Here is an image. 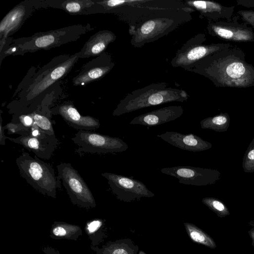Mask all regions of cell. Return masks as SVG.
Wrapping results in <instances>:
<instances>
[{
  "label": "cell",
  "instance_id": "9c48e42d",
  "mask_svg": "<svg viewBox=\"0 0 254 254\" xmlns=\"http://www.w3.org/2000/svg\"><path fill=\"white\" fill-rule=\"evenodd\" d=\"M58 177L63 184L71 202L83 208H94L95 200L87 185L77 170L69 163H61L57 166Z\"/></svg>",
  "mask_w": 254,
  "mask_h": 254
},
{
  "label": "cell",
  "instance_id": "8992f818",
  "mask_svg": "<svg viewBox=\"0 0 254 254\" xmlns=\"http://www.w3.org/2000/svg\"><path fill=\"white\" fill-rule=\"evenodd\" d=\"M80 56L79 52L65 60H58L56 64H52L50 67L41 72L25 89L20 101L10 108L11 113L14 115L25 113L36 97L68 73Z\"/></svg>",
  "mask_w": 254,
  "mask_h": 254
},
{
  "label": "cell",
  "instance_id": "30bf717a",
  "mask_svg": "<svg viewBox=\"0 0 254 254\" xmlns=\"http://www.w3.org/2000/svg\"><path fill=\"white\" fill-rule=\"evenodd\" d=\"M78 147L77 153L107 154L122 152L128 148L127 144L122 139L89 130H78L71 138Z\"/></svg>",
  "mask_w": 254,
  "mask_h": 254
},
{
  "label": "cell",
  "instance_id": "836d02e7",
  "mask_svg": "<svg viewBox=\"0 0 254 254\" xmlns=\"http://www.w3.org/2000/svg\"><path fill=\"white\" fill-rule=\"evenodd\" d=\"M248 158L251 160H254V149L251 150L248 154Z\"/></svg>",
  "mask_w": 254,
  "mask_h": 254
},
{
  "label": "cell",
  "instance_id": "d4e9b609",
  "mask_svg": "<svg viewBox=\"0 0 254 254\" xmlns=\"http://www.w3.org/2000/svg\"><path fill=\"white\" fill-rule=\"evenodd\" d=\"M184 224L188 236L192 241L208 247L213 246L211 239L201 229L190 223L186 222Z\"/></svg>",
  "mask_w": 254,
  "mask_h": 254
},
{
  "label": "cell",
  "instance_id": "44dd1931",
  "mask_svg": "<svg viewBox=\"0 0 254 254\" xmlns=\"http://www.w3.org/2000/svg\"><path fill=\"white\" fill-rule=\"evenodd\" d=\"M28 4H20L14 7L3 18L0 23L1 43L5 42L6 38L12 33L28 16L29 8Z\"/></svg>",
  "mask_w": 254,
  "mask_h": 254
},
{
  "label": "cell",
  "instance_id": "e575fe53",
  "mask_svg": "<svg viewBox=\"0 0 254 254\" xmlns=\"http://www.w3.org/2000/svg\"><path fill=\"white\" fill-rule=\"evenodd\" d=\"M138 254H147L144 252H143L142 250H140L138 253Z\"/></svg>",
  "mask_w": 254,
  "mask_h": 254
},
{
  "label": "cell",
  "instance_id": "4dcf8cb0",
  "mask_svg": "<svg viewBox=\"0 0 254 254\" xmlns=\"http://www.w3.org/2000/svg\"><path fill=\"white\" fill-rule=\"evenodd\" d=\"M2 118L0 116V144L1 145H4L5 144V139H6V136L4 134V128L2 124Z\"/></svg>",
  "mask_w": 254,
  "mask_h": 254
},
{
  "label": "cell",
  "instance_id": "484cf974",
  "mask_svg": "<svg viewBox=\"0 0 254 254\" xmlns=\"http://www.w3.org/2000/svg\"><path fill=\"white\" fill-rule=\"evenodd\" d=\"M33 119L34 124L43 132L49 135H55L53 125L54 122L51 117L37 110L30 114Z\"/></svg>",
  "mask_w": 254,
  "mask_h": 254
},
{
  "label": "cell",
  "instance_id": "6da1fadb",
  "mask_svg": "<svg viewBox=\"0 0 254 254\" xmlns=\"http://www.w3.org/2000/svg\"><path fill=\"white\" fill-rule=\"evenodd\" d=\"M246 55L233 46L211 54L186 70L202 75L217 87L247 88L254 86V67Z\"/></svg>",
  "mask_w": 254,
  "mask_h": 254
},
{
  "label": "cell",
  "instance_id": "d6a6232c",
  "mask_svg": "<svg viewBox=\"0 0 254 254\" xmlns=\"http://www.w3.org/2000/svg\"><path fill=\"white\" fill-rule=\"evenodd\" d=\"M212 206L219 211H222L224 208L223 204L217 200H214L212 202Z\"/></svg>",
  "mask_w": 254,
  "mask_h": 254
},
{
  "label": "cell",
  "instance_id": "7c38bea8",
  "mask_svg": "<svg viewBox=\"0 0 254 254\" xmlns=\"http://www.w3.org/2000/svg\"><path fill=\"white\" fill-rule=\"evenodd\" d=\"M206 28L210 35L224 40L241 42L254 41V33L246 23L210 21Z\"/></svg>",
  "mask_w": 254,
  "mask_h": 254
},
{
  "label": "cell",
  "instance_id": "83f0119b",
  "mask_svg": "<svg viewBox=\"0 0 254 254\" xmlns=\"http://www.w3.org/2000/svg\"><path fill=\"white\" fill-rule=\"evenodd\" d=\"M4 129L8 130L7 133L17 134L20 135H24L30 132V129L24 126L22 124L18 123L11 122L3 126Z\"/></svg>",
  "mask_w": 254,
  "mask_h": 254
},
{
  "label": "cell",
  "instance_id": "9a60e30c",
  "mask_svg": "<svg viewBox=\"0 0 254 254\" xmlns=\"http://www.w3.org/2000/svg\"><path fill=\"white\" fill-rule=\"evenodd\" d=\"M52 114L60 115L73 128L81 130H92L100 126L99 121L93 117L81 115L71 103H66L50 110Z\"/></svg>",
  "mask_w": 254,
  "mask_h": 254
},
{
  "label": "cell",
  "instance_id": "8fae6325",
  "mask_svg": "<svg viewBox=\"0 0 254 254\" xmlns=\"http://www.w3.org/2000/svg\"><path fill=\"white\" fill-rule=\"evenodd\" d=\"M101 175L108 180L112 192L121 201L131 202L155 195L138 180L112 173H102Z\"/></svg>",
  "mask_w": 254,
  "mask_h": 254
},
{
  "label": "cell",
  "instance_id": "3957f363",
  "mask_svg": "<svg viewBox=\"0 0 254 254\" xmlns=\"http://www.w3.org/2000/svg\"><path fill=\"white\" fill-rule=\"evenodd\" d=\"M189 97L184 90L168 86L165 82L151 83L128 93L122 99L113 115L119 116L142 108L172 102H183Z\"/></svg>",
  "mask_w": 254,
  "mask_h": 254
},
{
  "label": "cell",
  "instance_id": "7402d4cb",
  "mask_svg": "<svg viewBox=\"0 0 254 254\" xmlns=\"http://www.w3.org/2000/svg\"><path fill=\"white\" fill-rule=\"evenodd\" d=\"M96 254H138L139 248L129 238L108 242L101 248L92 247Z\"/></svg>",
  "mask_w": 254,
  "mask_h": 254
},
{
  "label": "cell",
  "instance_id": "e0dca14e",
  "mask_svg": "<svg viewBox=\"0 0 254 254\" xmlns=\"http://www.w3.org/2000/svg\"><path fill=\"white\" fill-rule=\"evenodd\" d=\"M184 2L187 6L197 11L201 16L210 20V21H217L220 18H225L230 22L234 10L233 7H225L212 1L189 0Z\"/></svg>",
  "mask_w": 254,
  "mask_h": 254
},
{
  "label": "cell",
  "instance_id": "2e32d148",
  "mask_svg": "<svg viewBox=\"0 0 254 254\" xmlns=\"http://www.w3.org/2000/svg\"><path fill=\"white\" fill-rule=\"evenodd\" d=\"M183 113L184 109L181 106L165 107L136 116L130 122L129 124L156 126L175 120Z\"/></svg>",
  "mask_w": 254,
  "mask_h": 254
},
{
  "label": "cell",
  "instance_id": "4fadbf2b",
  "mask_svg": "<svg viewBox=\"0 0 254 254\" xmlns=\"http://www.w3.org/2000/svg\"><path fill=\"white\" fill-rule=\"evenodd\" d=\"M6 139L22 145L38 158L45 160L49 159L52 157L59 144L56 135H51L46 133L34 136L29 132L15 138L6 136Z\"/></svg>",
  "mask_w": 254,
  "mask_h": 254
},
{
  "label": "cell",
  "instance_id": "ba28073f",
  "mask_svg": "<svg viewBox=\"0 0 254 254\" xmlns=\"http://www.w3.org/2000/svg\"><path fill=\"white\" fill-rule=\"evenodd\" d=\"M205 35L199 33L188 40L177 50L170 64L174 67L185 70L204 57L232 46L228 43L205 44Z\"/></svg>",
  "mask_w": 254,
  "mask_h": 254
},
{
  "label": "cell",
  "instance_id": "ffe728a7",
  "mask_svg": "<svg viewBox=\"0 0 254 254\" xmlns=\"http://www.w3.org/2000/svg\"><path fill=\"white\" fill-rule=\"evenodd\" d=\"M117 36L112 31H98L88 40L80 51V58L98 56L105 52L109 45L115 41Z\"/></svg>",
  "mask_w": 254,
  "mask_h": 254
},
{
  "label": "cell",
  "instance_id": "1f68e13d",
  "mask_svg": "<svg viewBox=\"0 0 254 254\" xmlns=\"http://www.w3.org/2000/svg\"><path fill=\"white\" fill-rule=\"evenodd\" d=\"M209 121H211L214 125H220L226 123L227 119L224 116H217Z\"/></svg>",
  "mask_w": 254,
  "mask_h": 254
},
{
  "label": "cell",
  "instance_id": "d6986e66",
  "mask_svg": "<svg viewBox=\"0 0 254 254\" xmlns=\"http://www.w3.org/2000/svg\"><path fill=\"white\" fill-rule=\"evenodd\" d=\"M157 136L172 145L185 150L200 151L206 146L203 140L192 133L166 131Z\"/></svg>",
  "mask_w": 254,
  "mask_h": 254
},
{
  "label": "cell",
  "instance_id": "277c9868",
  "mask_svg": "<svg viewBox=\"0 0 254 254\" xmlns=\"http://www.w3.org/2000/svg\"><path fill=\"white\" fill-rule=\"evenodd\" d=\"M97 11L112 13L129 26L161 9L189 8L181 0H109L96 2Z\"/></svg>",
  "mask_w": 254,
  "mask_h": 254
},
{
  "label": "cell",
  "instance_id": "f1b7e54d",
  "mask_svg": "<svg viewBox=\"0 0 254 254\" xmlns=\"http://www.w3.org/2000/svg\"><path fill=\"white\" fill-rule=\"evenodd\" d=\"M11 122L20 123L29 128H31L34 124L33 118L30 114L14 115Z\"/></svg>",
  "mask_w": 254,
  "mask_h": 254
},
{
  "label": "cell",
  "instance_id": "603a6c76",
  "mask_svg": "<svg viewBox=\"0 0 254 254\" xmlns=\"http://www.w3.org/2000/svg\"><path fill=\"white\" fill-rule=\"evenodd\" d=\"M81 234L80 226L63 222H55L50 231V237L56 239L75 240Z\"/></svg>",
  "mask_w": 254,
  "mask_h": 254
},
{
  "label": "cell",
  "instance_id": "7a4b0ae2",
  "mask_svg": "<svg viewBox=\"0 0 254 254\" xmlns=\"http://www.w3.org/2000/svg\"><path fill=\"white\" fill-rule=\"evenodd\" d=\"M191 8H171L157 10L140 19L134 25L129 26L130 43L135 48L167 35L182 25L190 21L192 17Z\"/></svg>",
  "mask_w": 254,
  "mask_h": 254
},
{
  "label": "cell",
  "instance_id": "5bb4252c",
  "mask_svg": "<svg viewBox=\"0 0 254 254\" xmlns=\"http://www.w3.org/2000/svg\"><path fill=\"white\" fill-rule=\"evenodd\" d=\"M115 65L110 54L104 52L82 67L79 74L73 78V84L75 86L83 85L100 79L108 74Z\"/></svg>",
  "mask_w": 254,
  "mask_h": 254
},
{
  "label": "cell",
  "instance_id": "cb8c5ba5",
  "mask_svg": "<svg viewBox=\"0 0 254 254\" xmlns=\"http://www.w3.org/2000/svg\"><path fill=\"white\" fill-rule=\"evenodd\" d=\"M104 222L102 219H95L86 223L85 231L92 241V247L96 246L104 239Z\"/></svg>",
  "mask_w": 254,
  "mask_h": 254
},
{
  "label": "cell",
  "instance_id": "4316f807",
  "mask_svg": "<svg viewBox=\"0 0 254 254\" xmlns=\"http://www.w3.org/2000/svg\"><path fill=\"white\" fill-rule=\"evenodd\" d=\"M91 0H67L62 3L64 8L68 12L77 13L81 12L82 9L87 7H89L91 4H94Z\"/></svg>",
  "mask_w": 254,
  "mask_h": 254
},
{
  "label": "cell",
  "instance_id": "f546056e",
  "mask_svg": "<svg viewBox=\"0 0 254 254\" xmlns=\"http://www.w3.org/2000/svg\"><path fill=\"white\" fill-rule=\"evenodd\" d=\"M241 15L243 20L254 27V11L252 10H241L238 12Z\"/></svg>",
  "mask_w": 254,
  "mask_h": 254
},
{
  "label": "cell",
  "instance_id": "ac0fdd59",
  "mask_svg": "<svg viewBox=\"0 0 254 254\" xmlns=\"http://www.w3.org/2000/svg\"><path fill=\"white\" fill-rule=\"evenodd\" d=\"M163 174L176 178L181 184L187 185H203L207 183V172L202 169L189 166L162 168Z\"/></svg>",
  "mask_w": 254,
  "mask_h": 254
},
{
  "label": "cell",
  "instance_id": "5b68a950",
  "mask_svg": "<svg viewBox=\"0 0 254 254\" xmlns=\"http://www.w3.org/2000/svg\"><path fill=\"white\" fill-rule=\"evenodd\" d=\"M16 163L21 176L40 193L55 198L61 181L52 166L24 152L16 158Z\"/></svg>",
  "mask_w": 254,
  "mask_h": 254
},
{
  "label": "cell",
  "instance_id": "52a82bcc",
  "mask_svg": "<svg viewBox=\"0 0 254 254\" xmlns=\"http://www.w3.org/2000/svg\"><path fill=\"white\" fill-rule=\"evenodd\" d=\"M82 25L68 27L35 34L30 37L18 39L13 47L15 52H33L39 49L59 46L76 39L86 30ZM16 53V52H15Z\"/></svg>",
  "mask_w": 254,
  "mask_h": 254
}]
</instances>
